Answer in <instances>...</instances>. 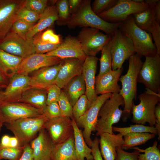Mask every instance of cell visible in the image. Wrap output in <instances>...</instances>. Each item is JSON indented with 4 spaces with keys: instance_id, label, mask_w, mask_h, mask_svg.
Segmentation results:
<instances>
[{
    "instance_id": "cell-30",
    "label": "cell",
    "mask_w": 160,
    "mask_h": 160,
    "mask_svg": "<svg viewBox=\"0 0 160 160\" xmlns=\"http://www.w3.org/2000/svg\"><path fill=\"white\" fill-rule=\"evenodd\" d=\"M23 58L3 50L0 48V68L10 79L16 74Z\"/></svg>"
},
{
    "instance_id": "cell-50",
    "label": "cell",
    "mask_w": 160,
    "mask_h": 160,
    "mask_svg": "<svg viewBox=\"0 0 160 160\" xmlns=\"http://www.w3.org/2000/svg\"><path fill=\"white\" fill-rule=\"evenodd\" d=\"M18 160H34L30 144L24 147L22 154Z\"/></svg>"
},
{
    "instance_id": "cell-29",
    "label": "cell",
    "mask_w": 160,
    "mask_h": 160,
    "mask_svg": "<svg viewBox=\"0 0 160 160\" xmlns=\"http://www.w3.org/2000/svg\"><path fill=\"white\" fill-rule=\"evenodd\" d=\"M50 160H79L76 153L73 137L64 143L54 145Z\"/></svg>"
},
{
    "instance_id": "cell-12",
    "label": "cell",
    "mask_w": 160,
    "mask_h": 160,
    "mask_svg": "<svg viewBox=\"0 0 160 160\" xmlns=\"http://www.w3.org/2000/svg\"><path fill=\"white\" fill-rule=\"evenodd\" d=\"M43 115L42 110L21 102H3L0 105V120L4 124Z\"/></svg>"
},
{
    "instance_id": "cell-44",
    "label": "cell",
    "mask_w": 160,
    "mask_h": 160,
    "mask_svg": "<svg viewBox=\"0 0 160 160\" xmlns=\"http://www.w3.org/2000/svg\"><path fill=\"white\" fill-rule=\"evenodd\" d=\"M40 15L24 6L19 11L16 20H22L29 23L36 24L39 20Z\"/></svg>"
},
{
    "instance_id": "cell-38",
    "label": "cell",
    "mask_w": 160,
    "mask_h": 160,
    "mask_svg": "<svg viewBox=\"0 0 160 160\" xmlns=\"http://www.w3.org/2000/svg\"><path fill=\"white\" fill-rule=\"evenodd\" d=\"M41 33L36 34L32 39L35 53L46 54L56 49L60 45L53 44L43 41L41 38Z\"/></svg>"
},
{
    "instance_id": "cell-14",
    "label": "cell",
    "mask_w": 160,
    "mask_h": 160,
    "mask_svg": "<svg viewBox=\"0 0 160 160\" xmlns=\"http://www.w3.org/2000/svg\"><path fill=\"white\" fill-rule=\"evenodd\" d=\"M25 0H0V43L11 31L19 10Z\"/></svg>"
},
{
    "instance_id": "cell-42",
    "label": "cell",
    "mask_w": 160,
    "mask_h": 160,
    "mask_svg": "<svg viewBox=\"0 0 160 160\" xmlns=\"http://www.w3.org/2000/svg\"><path fill=\"white\" fill-rule=\"evenodd\" d=\"M48 2L47 0H25L24 7L40 15L48 6Z\"/></svg>"
},
{
    "instance_id": "cell-39",
    "label": "cell",
    "mask_w": 160,
    "mask_h": 160,
    "mask_svg": "<svg viewBox=\"0 0 160 160\" xmlns=\"http://www.w3.org/2000/svg\"><path fill=\"white\" fill-rule=\"evenodd\" d=\"M61 116L73 118L72 106L62 89L57 101Z\"/></svg>"
},
{
    "instance_id": "cell-43",
    "label": "cell",
    "mask_w": 160,
    "mask_h": 160,
    "mask_svg": "<svg viewBox=\"0 0 160 160\" xmlns=\"http://www.w3.org/2000/svg\"><path fill=\"white\" fill-rule=\"evenodd\" d=\"M23 148L8 147L0 149V159L18 160L22 154Z\"/></svg>"
},
{
    "instance_id": "cell-59",
    "label": "cell",
    "mask_w": 160,
    "mask_h": 160,
    "mask_svg": "<svg viewBox=\"0 0 160 160\" xmlns=\"http://www.w3.org/2000/svg\"><path fill=\"white\" fill-rule=\"evenodd\" d=\"M134 1L137 3H142L144 2V0H132Z\"/></svg>"
},
{
    "instance_id": "cell-13",
    "label": "cell",
    "mask_w": 160,
    "mask_h": 160,
    "mask_svg": "<svg viewBox=\"0 0 160 160\" xmlns=\"http://www.w3.org/2000/svg\"><path fill=\"white\" fill-rule=\"evenodd\" d=\"M44 128L54 145L64 143L73 137L72 120L69 117L61 116L47 119Z\"/></svg>"
},
{
    "instance_id": "cell-20",
    "label": "cell",
    "mask_w": 160,
    "mask_h": 160,
    "mask_svg": "<svg viewBox=\"0 0 160 160\" xmlns=\"http://www.w3.org/2000/svg\"><path fill=\"white\" fill-rule=\"evenodd\" d=\"M84 60L76 58L63 59L55 84L62 89L73 78L81 74Z\"/></svg>"
},
{
    "instance_id": "cell-26",
    "label": "cell",
    "mask_w": 160,
    "mask_h": 160,
    "mask_svg": "<svg viewBox=\"0 0 160 160\" xmlns=\"http://www.w3.org/2000/svg\"><path fill=\"white\" fill-rule=\"evenodd\" d=\"M73 138L76 155L79 160H94L92 150L86 143L82 131L78 126L74 119H72Z\"/></svg>"
},
{
    "instance_id": "cell-49",
    "label": "cell",
    "mask_w": 160,
    "mask_h": 160,
    "mask_svg": "<svg viewBox=\"0 0 160 160\" xmlns=\"http://www.w3.org/2000/svg\"><path fill=\"white\" fill-rule=\"evenodd\" d=\"M62 89L56 84L50 86L47 90L46 104L57 102L61 94Z\"/></svg>"
},
{
    "instance_id": "cell-6",
    "label": "cell",
    "mask_w": 160,
    "mask_h": 160,
    "mask_svg": "<svg viewBox=\"0 0 160 160\" xmlns=\"http://www.w3.org/2000/svg\"><path fill=\"white\" fill-rule=\"evenodd\" d=\"M146 90L138 96L140 103H133L131 111L132 121L136 124L144 125L148 123L149 126L156 124L155 107L160 100V93H156L146 88Z\"/></svg>"
},
{
    "instance_id": "cell-47",
    "label": "cell",
    "mask_w": 160,
    "mask_h": 160,
    "mask_svg": "<svg viewBox=\"0 0 160 160\" xmlns=\"http://www.w3.org/2000/svg\"><path fill=\"white\" fill-rule=\"evenodd\" d=\"M41 38L43 41L53 44H59L62 42L60 36L55 34L51 29L42 32Z\"/></svg>"
},
{
    "instance_id": "cell-8",
    "label": "cell",
    "mask_w": 160,
    "mask_h": 160,
    "mask_svg": "<svg viewBox=\"0 0 160 160\" xmlns=\"http://www.w3.org/2000/svg\"><path fill=\"white\" fill-rule=\"evenodd\" d=\"M149 7L145 1L142 3H137L132 0H118L113 7L97 15L109 23H121L129 16L146 10Z\"/></svg>"
},
{
    "instance_id": "cell-5",
    "label": "cell",
    "mask_w": 160,
    "mask_h": 160,
    "mask_svg": "<svg viewBox=\"0 0 160 160\" xmlns=\"http://www.w3.org/2000/svg\"><path fill=\"white\" fill-rule=\"evenodd\" d=\"M47 119L44 115L37 117L22 119L4 124L18 139L20 147L24 148L44 128Z\"/></svg>"
},
{
    "instance_id": "cell-16",
    "label": "cell",
    "mask_w": 160,
    "mask_h": 160,
    "mask_svg": "<svg viewBox=\"0 0 160 160\" xmlns=\"http://www.w3.org/2000/svg\"><path fill=\"white\" fill-rule=\"evenodd\" d=\"M62 60L59 57L48 55L46 54L35 53L23 59L16 74L29 75L41 68L59 64Z\"/></svg>"
},
{
    "instance_id": "cell-41",
    "label": "cell",
    "mask_w": 160,
    "mask_h": 160,
    "mask_svg": "<svg viewBox=\"0 0 160 160\" xmlns=\"http://www.w3.org/2000/svg\"><path fill=\"white\" fill-rule=\"evenodd\" d=\"M118 0H95L92 3L91 8L97 15L110 9L117 3Z\"/></svg>"
},
{
    "instance_id": "cell-33",
    "label": "cell",
    "mask_w": 160,
    "mask_h": 160,
    "mask_svg": "<svg viewBox=\"0 0 160 160\" xmlns=\"http://www.w3.org/2000/svg\"><path fill=\"white\" fill-rule=\"evenodd\" d=\"M113 132H118L123 136L130 133H150L155 135L158 134L157 129L154 127L146 126L144 125L136 124L129 127H112Z\"/></svg>"
},
{
    "instance_id": "cell-54",
    "label": "cell",
    "mask_w": 160,
    "mask_h": 160,
    "mask_svg": "<svg viewBox=\"0 0 160 160\" xmlns=\"http://www.w3.org/2000/svg\"><path fill=\"white\" fill-rule=\"evenodd\" d=\"M94 160H103L98 145H95L91 147Z\"/></svg>"
},
{
    "instance_id": "cell-32",
    "label": "cell",
    "mask_w": 160,
    "mask_h": 160,
    "mask_svg": "<svg viewBox=\"0 0 160 160\" xmlns=\"http://www.w3.org/2000/svg\"><path fill=\"white\" fill-rule=\"evenodd\" d=\"M154 7H149L148 9L132 15L135 24L140 28L147 30L156 20Z\"/></svg>"
},
{
    "instance_id": "cell-18",
    "label": "cell",
    "mask_w": 160,
    "mask_h": 160,
    "mask_svg": "<svg viewBox=\"0 0 160 160\" xmlns=\"http://www.w3.org/2000/svg\"><path fill=\"white\" fill-rule=\"evenodd\" d=\"M61 62L57 65L41 68L31 73L29 75L30 88L47 90L55 84Z\"/></svg>"
},
{
    "instance_id": "cell-4",
    "label": "cell",
    "mask_w": 160,
    "mask_h": 160,
    "mask_svg": "<svg viewBox=\"0 0 160 160\" xmlns=\"http://www.w3.org/2000/svg\"><path fill=\"white\" fill-rule=\"evenodd\" d=\"M123 105L124 101L119 93L112 94L104 103L99 112L95 127L97 136L105 132L113 133V125L119 121L123 112L119 107Z\"/></svg>"
},
{
    "instance_id": "cell-52",
    "label": "cell",
    "mask_w": 160,
    "mask_h": 160,
    "mask_svg": "<svg viewBox=\"0 0 160 160\" xmlns=\"http://www.w3.org/2000/svg\"><path fill=\"white\" fill-rule=\"evenodd\" d=\"M82 1V0H68L69 11L71 15L79 9Z\"/></svg>"
},
{
    "instance_id": "cell-17",
    "label": "cell",
    "mask_w": 160,
    "mask_h": 160,
    "mask_svg": "<svg viewBox=\"0 0 160 160\" xmlns=\"http://www.w3.org/2000/svg\"><path fill=\"white\" fill-rule=\"evenodd\" d=\"M46 54L63 60L76 58L84 60L87 56L77 37L70 35L65 37L56 49Z\"/></svg>"
},
{
    "instance_id": "cell-10",
    "label": "cell",
    "mask_w": 160,
    "mask_h": 160,
    "mask_svg": "<svg viewBox=\"0 0 160 160\" xmlns=\"http://www.w3.org/2000/svg\"><path fill=\"white\" fill-rule=\"evenodd\" d=\"M111 94L108 93L98 96L96 99L91 103L86 112L76 121L79 127L83 129L82 131L83 136L89 147H91L92 141L91 138V135L92 132L95 131L99 111L103 104Z\"/></svg>"
},
{
    "instance_id": "cell-57",
    "label": "cell",
    "mask_w": 160,
    "mask_h": 160,
    "mask_svg": "<svg viewBox=\"0 0 160 160\" xmlns=\"http://www.w3.org/2000/svg\"><path fill=\"white\" fill-rule=\"evenodd\" d=\"M158 0H145L144 1L149 7H154Z\"/></svg>"
},
{
    "instance_id": "cell-21",
    "label": "cell",
    "mask_w": 160,
    "mask_h": 160,
    "mask_svg": "<svg viewBox=\"0 0 160 160\" xmlns=\"http://www.w3.org/2000/svg\"><path fill=\"white\" fill-rule=\"evenodd\" d=\"M98 60L96 56H87L83 65L82 74L85 84V95L91 103L98 96L95 92V84Z\"/></svg>"
},
{
    "instance_id": "cell-22",
    "label": "cell",
    "mask_w": 160,
    "mask_h": 160,
    "mask_svg": "<svg viewBox=\"0 0 160 160\" xmlns=\"http://www.w3.org/2000/svg\"><path fill=\"white\" fill-rule=\"evenodd\" d=\"M124 71L120 69L111 71L100 77H96L95 88L96 94L119 93L121 87L118 84L119 79Z\"/></svg>"
},
{
    "instance_id": "cell-48",
    "label": "cell",
    "mask_w": 160,
    "mask_h": 160,
    "mask_svg": "<svg viewBox=\"0 0 160 160\" xmlns=\"http://www.w3.org/2000/svg\"><path fill=\"white\" fill-rule=\"evenodd\" d=\"M116 151L115 160H137L138 155L140 153L137 150L132 152H127L122 147H117Z\"/></svg>"
},
{
    "instance_id": "cell-45",
    "label": "cell",
    "mask_w": 160,
    "mask_h": 160,
    "mask_svg": "<svg viewBox=\"0 0 160 160\" xmlns=\"http://www.w3.org/2000/svg\"><path fill=\"white\" fill-rule=\"evenodd\" d=\"M42 111L44 115L47 119H51L61 116L57 102H53L47 105Z\"/></svg>"
},
{
    "instance_id": "cell-15",
    "label": "cell",
    "mask_w": 160,
    "mask_h": 160,
    "mask_svg": "<svg viewBox=\"0 0 160 160\" xmlns=\"http://www.w3.org/2000/svg\"><path fill=\"white\" fill-rule=\"evenodd\" d=\"M0 48L23 58L35 53L32 39H24L12 31L0 43Z\"/></svg>"
},
{
    "instance_id": "cell-23",
    "label": "cell",
    "mask_w": 160,
    "mask_h": 160,
    "mask_svg": "<svg viewBox=\"0 0 160 160\" xmlns=\"http://www.w3.org/2000/svg\"><path fill=\"white\" fill-rule=\"evenodd\" d=\"M30 145L34 160H50L54 145L44 128L39 131Z\"/></svg>"
},
{
    "instance_id": "cell-31",
    "label": "cell",
    "mask_w": 160,
    "mask_h": 160,
    "mask_svg": "<svg viewBox=\"0 0 160 160\" xmlns=\"http://www.w3.org/2000/svg\"><path fill=\"white\" fill-rule=\"evenodd\" d=\"M155 135L148 132L130 133L126 134L124 137L122 148L128 150L137 145L145 143L155 137Z\"/></svg>"
},
{
    "instance_id": "cell-19",
    "label": "cell",
    "mask_w": 160,
    "mask_h": 160,
    "mask_svg": "<svg viewBox=\"0 0 160 160\" xmlns=\"http://www.w3.org/2000/svg\"><path fill=\"white\" fill-rule=\"evenodd\" d=\"M29 80V75L15 74L12 76L3 91L4 102H19L23 92L30 88Z\"/></svg>"
},
{
    "instance_id": "cell-3",
    "label": "cell",
    "mask_w": 160,
    "mask_h": 160,
    "mask_svg": "<svg viewBox=\"0 0 160 160\" xmlns=\"http://www.w3.org/2000/svg\"><path fill=\"white\" fill-rule=\"evenodd\" d=\"M128 59L127 71L125 74L121 76L119 80L122 84L119 94L124 101L123 113L126 114L130 113L134 100L137 97L138 75L143 63L141 57L136 54Z\"/></svg>"
},
{
    "instance_id": "cell-51",
    "label": "cell",
    "mask_w": 160,
    "mask_h": 160,
    "mask_svg": "<svg viewBox=\"0 0 160 160\" xmlns=\"http://www.w3.org/2000/svg\"><path fill=\"white\" fill-rule=\"evenodd\" d=\"M155 115L156 118V128L158 131L159 140L160 139V104L158 103L155 109Z\"/></svg>"
},
{
    "instance_id": "cell-55",
    "label": "cell",
    "mask_w": 160,
    "mask_h": 160,
    "mask_svg": "<svg viewBox=\"0 0 160 160\" xmlns=\"http://www.w3.org/2000/svg\"><path fill=\"white\" fill-rule=\"evenodd\" d=\"M156 20L160 24V0H158L154 7Z\"/></svg>"
},
{
    "instance_id": "cell-40",
    "label": "cell",
    "mask_w": 160,
    "mask_h": 160,
    "mask_svg": "<svg viewBox=\"0 0 160 160\" xmlns=\"http://www.w3.org/2000/svg\"><path fill=\"white\" fill-rule=\"evenodd\" d=\"M35 24H32L22 20H16L13 24L11 31L24 39L27 34Z\"/></svg>"
},
{
    "instance_id": "cell-27",
    "label": "cell",
    "mask_w": 160,
    "mask_h": 160,
    "mask_svg": "<svg viewBox=\"0 0 160 160\" xmlns=\"http://www.w3.org/2000/svg\"><path fill=\"white\" fill-rule=\"evenodd\" d=\"M62 89L73 106L78 99L85 93V84L82 74L73 78Z\"/></svg>"
},
{
    "instance_id": "cell-56",
    "label": "cell",
    "mask_w": 160,
    "mask_h": 160,
    "mask_svg": "<svg viewBox=\"0 0 160 160\" xmlns=\"http://www.w3.org/2000/svg\"><path fill=\"white\" fill-rule=\"evenodd\" d=\"M9 146L12 148L20 147L18 140L15 136L10 137Z\"/></svg>"
},
{
    "instance_id": "cell-37",
    "label": "cell",
    "mask_w": 160,
    "mask_h": 160,
    "mask_svg": "<svg viewBox=\"0 0 160 160\" xmlns=\"http://www.w3.org/2000/svg\"><path fill=\"white\" fill-rule=\"evenodd\" d=\"M91 103L85 94L78 99L72 106L73 118L76 121L86 112Z\"/></svg>"
},
{
    "instance_id": "cell-25",
    "label": "cell",
    "mask_w": 160,
    "mask_h": 160,
    "mask_svg": "<svg viewBox=\"0 0 160 160\" xmlns=\"http://www.w3.org/2000/svg\"><path fill=\"white\" fill-rule=\"evenodd\" d=\"M58 19V13L55 5H48L41 15L37 22L27 34L26 39L32 40L35 35L52 26Z\"/></svg>"
},
{
    "instance_id": "cell-28",
    "label": "cell",
    "mask_w": 160,
    "mask_h": 160,
    "mask_svg": "<svg viewBox=\"0 0 160 160\" xmlns=\"http://www.w3.org/2000/svg\"><path fill=\"white\" fill-rule=\"evenodd\" d=\"M47 90L31 88L23 92L19 102L42 110L47 105Z\"/></svg>"
},
{
    "instance_id": "cell-36",
    "label": "cell",
    "mask_w": 160,
    "mask_h": 160,
    "mask_svg": "<svg viewBox=\"0 0 160 160\" xmlns=\"http://www.w3.org/2000/svg\"><path fill=\"white\" fill-rule=\"evenodd\" d=\"M158 142L155 141L153 145L145 149H141L138 147H134L131 148L137 150L140 153H139L137 160H160V152L157 147Z\"/></svg>"
},
{
    "instance_id": "cell-2",
    "label": "cell",
    "mask_w": 160,
    "mask_h": 160,
    "mask_svg": "<svg viewBox=\"0 0 160 160\" xmlns=\"http://www.w3.org/2000/svg\"><path fill=\"white\" fill-rule=\"evenodd\" d=\"M118 29L133 43L136 54L140 57L157 54V49L150 33L138 27L132 15L121 23Z\"/></svg>"
},
{
    "instance_id": "cell-9",
    "label": "cell",
    "mask_w": 160,
    "mask_h": 160,
    "mask_svg": "<svg viewBox=\"0 0 160 160\" xmlns=\"http://www.w3.org/2000/svg\"><path fill=\"white\" fill-rule=\"evenodd\" d=\"M112 36L105 34L96 28L84 27L77 37L87 56H96L109 43Z\"/></svg>"
},
{
    "instance_id": "cell-46",
    "label": "cell",
    "mask_w": 160,
    "mask_h": 160,
    "mask_svg": "<svg viewBox=\"0 0 160 160\" xmlns=\"http://www.w3.org/2000/svg\"><path fill=\"white\" fill-rule=\"evenodd\" d=\"M152 35L157 49V54L160 55V25L155 20L147 29Z\"/></svg>"
},
{
    "instance_id": "cell-58",
    "label": "cell",
    "mask_w": 160,
    "mask_h": 160,
    "mask_svg": "<svg viewBox=\"0 0 160 160\" xmlns=\"http://www.w3.org/2000/svg\"><path fill=\"white\" fill-rule=\"evenodd\" d=\"M4 101L3 90L0 91V105Z\"/></svg>"
},
{
    "instance_id": "cell-60",
    "label": "cell",
    "mask_w": 160,
    "mask_h": 160,
    "mask_svg": "<svg viewBox=\"0 0 160 160\" xmlns=\"http://www.w3.org/2000/svg\"><path fill=\"white\" fill-rule=\"evenodd\" d=\"M3 124V123L0 120V131Z\"/></svg>"
},
{
    "instance_id": "cell-24",
    "label": "cell",
    "mask_w": 160,
    "mask_h": 160,
    "mask_svg": "<svg viewBox=\"0 0 160 160\" xmlns=\"http://www.w3.org/2000/svg\"><path fill=\"white\" fill-rule=\"evenodd\" d=\"M99 136V148L102 157L104 160H115L116 148H122L123 136L119 133L115 134L107 132L102 133Z\"/></svg>"
},
{
    "instance_id": "cell-53",
    "label": "cell",
    "mask_w": 160,
    "mask_h": 160,
    "mask_svg": "<svg viewBox=\"0 0 160 160\" xmlns=\"http://www.w3.org/2000/svg\"><path fill=\"white\" fill-rule=\"evenodd\" d=\"M9 79L0 68V91L7 87Z\"/></svg>"
},
{
    "instance_id": "cell-7",
    "label": "cell",
    "mask_w": 160,
    "mask_h": 160,
    "mask_svg": "<svg viewBox=\"0 0 160 160\" xmlns=\"http://www.w3.org/2000/svg\"><path fill=\"white\" fill-rule=\"evenodd\" d=\"M112 58V70L120 69L124 62L136 54L131 41L118 28L109 42Z\"/></svg>"
},
{
    "instance_id": "cell-61",
    "label": "cell",
    "mask_w": 160,
    "mask_h": 160,
    "mask_svg": "<svg viewBox=\"0 0 160 160\" xmlns=\"http://www.w3.org/2000/svg\"><path fill=\"white\" fill-rule=\"evenodd\" d=\"M0 160H1V159H0Z\"/></svg>"
},
{
    "instance_id": "cell-1",
    "label": "cell",
    "mask_w": 160,
    "mask_h": 160,
    "mask_svg": "<svg viewBox=\"0 0 160 160\" xmlns=\"http://www.w3.org/2000/svg\"><path fill=\"white\" fill-rule=\"evenodd\" d=\"M91 1L90 0H82L79 9L71 15L66 25L70 29L78 26L95 28L113 36L121 23H113L103 20L92 10Z\"/></svg>"
},
{
    "instance_id": "cell-11",
    "label": "cell",
    "mask_w": 160,
    "mask_h": 160,
    "mask_svg": "<svg viewBox=\"0 0 160 160\" xmlns=\"http://www.w3.org/2000/svg\"><path fill=\"white\" fill-rule=\"evenodd\" d=\"M139 72L137 81L156 93L160 92V55L145 57Z\"/></svg>"
},
{
    "instance_id": "cell-35",
    "label": "cell",
    "mask_w": 160,
    "mask_h": 160,
    "mask_svg": "<svg viewBox=\"0 0 160 160\" xmlns=\"http://www.w3.org/2000/svg\"><path fill=\"white\" fill-rule=\"evenodd\" d=\"M58 16L57 23L59 25H66L71 15L68 6V0H57L55 3Z\"/></svg>"
},
{
    "instance_id": "cell-34",
    "label": "cell",
    "mask_w": 160,
    "mask_h": 160,
    "mask_svg": "<svg viewBox=\"0 0 160 160\" xmlns=\"http://www.w3.org/2000/svg\"><path fill=\"white\" fill-rule=\"evenodd\" d=\"M101 51L100 62V69L97 77H100L112 70V58L109 43L105 46Z\"/></svg>"
}]
</instances>
